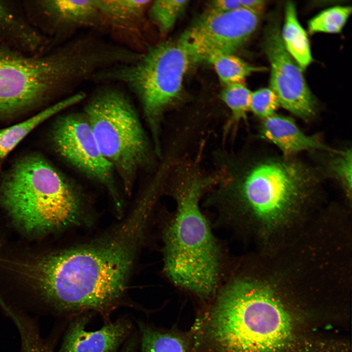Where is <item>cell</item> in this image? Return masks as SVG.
Here are the masks:
<instances>
[{"label": "cell", "mask_w": 352, "mask_h": 352, "mask_svg": "<svg viewBox=\"0 0 352 352\" xmlns=\"http://www.w3.org/2000/svg\"><path fill=\"white\" fill-rule=\"evenodd\" d=\"M177 41L150 46L135 62L115 65L96 73L97 82H120L139 99L155 140L164 110L180 95L184 76L191 65Z\"/></svg>", "instance_id": "52a82bcc"}, {"label": "cell", "mask_w": 352, "mask_h": 352, "mask_svg": "<svg viewBox=\"0 0 352 352\" xmlns=\"http://www.w3.org/2000/svg\"><path fill=\"white\" fill-rule=\"evenodd\" d=\"M84 113L100 151L130 194L150 158L147 138L132 102L120 88L105 86L91 97Z\"/></svg>", "instance_id": "5b68a950"}, {"label": "cell", "mask_w": 352, "mask_h": 352, "mask_svg": "<svg viewBox=\"0 0 352 352\" xmlns=\"http://www.w3.org/2000/svg\"><path fill=\"white\" fill-rule=\"evenodd\" d=\"M141 352H186L185 345L179 337L141 325Z\"/></svg>", "instance_id": "ffe728a7"}, {"label": "cell", "mask_w": 352, "mask_h": 352, "mask_svg": "<svg viewBox=\"0 0 352 352\" xmlns=\"http://www.w3.org/2000/svg\"><path fill=\"white\" fill-rule=\"evenodd\" d=\"M0 203L28 233H46L77 222L82 200L77 190L46 160L26 156L17 162L0 188Z\"/></svg>", "instance_id": "3957f363"}, {"label": "cell", "mask_w": 352, "mask_h": 352, "mask_svg": "<svg viewBox=\"0 0 352 352\" xmlns=\"http://www.w3.org/2000/svg\"><path fill=\"white\" fill-rule=\"evenodd\" d=\"M259 132L263 139L275 145L286 157L307 151L334 150L316 137L305 134L292 118L286 116L274 114L264 119Z\"/></svg>", "instance_id": "5bb4252c"}, {"label": "cell", "mask_w": 352, "mask_h": 352, "mask_svg": "<svg viewBox=\"0 0 352 352\" xmlns=\"http://www.w3.org/2000/svg\"><path fill=\"white\" fill-rule=\"evenodd\" d=\"M260 21V13L242 7L225 12L209 10L177 41L192 64L206 61L215 54H234L253 34Z\"/></svg>", "instance_id": "9c48e42d"}, {"label": "cell", "mask_w": 352, "mask_h": 352, "mask_svg": "<svg viewBox=\"0 0 352 352\" xmlns=\"http://www.w3.org/2000/svg\"><path fill=\"white\" fill-rule=\"evenodd\" d=\"M85 97L83 92H77L26 120L0 129V160L5 158L36 126L56 113L79 103Z\"/></svg>", "instance_id": "2e32d148"}, {"label": "cell", "mask_w": 352, "mask_h": 352, "mask_svg": "<svg viewBox=\"0 0 352 352\" xmlns=\"http://www.w3.org/2000/svg\"><path fill=\"white\" fill-rule=\"evenodd\" d=\"M58 121L53 132L58 152L75 168L105 186L121 207L115 171L100 151L84 113L69 114Z\"/></svg>", "instance_id": "8fae6325"}, {"label": "cell", "mask_w": 352, "mask_h": 352, "mask_svg": "<svg viewBox=\"0 0 352 352\" xmlns=\"http://www.w3.org/2000/svg\"><path fill=\"white\" fill-rule=\"evenodd\" d=\"M251 93L243 83L225 86L221 91L220 97L230 110L234 121L239 122L246 117L250 110Z\"/></svg>", "instance_id": "7402d4cb"}, {"label": "cell", "mask_w": 352, "mask_h": 352, "mask_svg": "<svg viewBox=\"0 0 352 352\" xmlns=\"http://www.w3.org/2000/svg\"><path fill=\"white\" fill-rule=\"evenodd\" d=\"M242 7L261 13L265 1L261 0H239Z\"/></svg>", "instance_id": "83f0119b"}, {"label": "cell", "mask_w": 352, "mask_h": 352, "mask_svg": "<svg viewBox=\"0 0 352 352\" xmlns=\"http://www.w3.org/2000/svg\"><path fill=\"white\" fill-rule=\"evenodd\" d=\"M206 61L214 67L220 83L224 86L243 83L253 72L263 70V68L252 66L233 54H215Z\"/></svg>", "instance_id": "ac0fdd59"}, {"label": "cell", "mask_w": 352, "mask_h": 352, "mask_svg": "<svg viewBox=\"0 0 352 352\" xmlns=\"http://www.w3.org/2000/svg\"><path fill=\"white\" fill-rule=\"evenodd\" d=\"M207 326L219 352H281L292 332L290 316L276 296L246 279H234L221 290Z\"/></svg>", "instance_id": "7a4b0ae2"}, {"label": "cell", "mask_w": 352, "mask_h": 352, "mask_svg": "<svg viewBox=\"0 0 352 352\" xmlns=\"http://www.w3.org/2000/svg\"><path fill=\"white\" fill-rule=\"evenodd\" d=\"M0 28L12 32L29 45H36L39 43V38L36 34L27 29L1 2H0Z\"/></svg>", "instance_id": "d4e9b609"}, {"label": "cell", "mask_w": 352, "mask_h": 352, "mask_svg": "<svg viewBox=\"0 0 352 352\" xmlns=\"http://www.w3.org/2000/svg\"><path fill=\"white\" fill-rule=\"evenodd\" d=\"M88 321L86 315L72 321L57 352H117L132 328L129 321L120 319L88 331Z\"/></svg>", "instance_id": "7c38bea8"}, {"label": "cell", "mask_w": 352, "mask_h": 352, "mask_svg": "<svg viewBox=\"0 0 352 352\" xmlns=\"http://www.w3.org/2000/svg\"><path fill=\"white\" fill-rule=\"evenodd\" d=\"M263 48L270 65V88L280 105L305 121L311 119L316 113V99L302 69L283 44L277 19L270 20L266 26Z\"/></svg>", "instance_id": "30bf717a"}, {"label": "cell", "mask_w": 352, "mask_h": 352, "mask_svg": "<svg viewBox=\"0 0 352 352\" xmlns=\"http://www.w3.org/2000/svg\"><path fill=\"white\" fill-rule=\"evenodd\" d=\"M202 184L188 182L176 197L175 215L164 235V270L177 286L200 296L216 288L221 268L220 251L199 205Z\"/></svg>", "instance_id": "277c9868"}, {"label": "cell", "mask_w": 352, "mask_h": 352, "mask_svg": "<svg viewBox=\"0 0 352 352\" xmlns=\"http://www.w3.org/2000/svg\"><path fill=\"white\" fill-rule=\"evenodd\" d=\"M44 5L56 24L68 33L87 28L107 30L97 0H51Z\"/></svg>", "instance_id": "9a60e30c"}, {"label": "cell", "mask_w": 352, "mask_h": 352, "mask_svg": "<svg viewBox=\"0 0 352 352\" xmlns=\"http://www.w3.org/2000/svg\"><path fill=\"white\" fill-rule=\"evenodd\" d=\"M188 2L186 0L152 1L148 11L149 16L161 34H167L173 27Z\"/></svg>", "instance_id": "d6986e66"}, {"label": "cell", "mask_w": 352, "mask_h": 352, "mask_svg": "<svg viewBox=\"0 0 352 352\" xmlns=\"http://www.w3.org/2000/svg\"><path fill=\"white\" fill-rule=\"evenodd\" d=\"M320 180L314 169L293 157L263 155L242 175L235 210L274 222L313 190Z\"/></svg>", "instance_id": "ba28073f"}, {"label": "cell", "mask_w": 352, "mask_h": 352, "mask_svg": "<svg viewBox=\"0 0 352 352\" xmlns=\"http://www.w3.org/2000/svg\"><path fill=\"white\" fill-rule=\"evenodd\" d=\"M242 8L239 0H217L210 4L209 10L219 12L230 11Z\"/></svg>", "instance_id": "4316f807"}, {"label": "cell", "mask_w": 352, "mask_h": 352, "mask_svg": "<svg viewBox=\"0 0 352 352\" xmlns=\"http://www.w3.org/2000/svg\"><path fill=\"white\" fill-rule=\"evenodd\" d=\"M285 13L284 24L281 31L283 44L302 70H305L312 61L307 34L298 20L292 2L286 3Z\"/></svg>", "instance_id": "e0dca14e"}, {"label": "cell", "mask_w": 352, "mask_h": 352, "mask_svg": "<svg viewBox=\"0 0 352 352\" xmlns=\"http://www.w3.org/2000/svg\"><path fill=\"white\" fill-rule=\"evenodd\" d=\"M134 344L132 343H129L123 349L122 352H133Z\"/></svg>", "instance_id": "f1b7e54d"}, {"label": "cell", "mask_w": 352, "mask_h": 352, "mask_svg": "<svg viewBox=\"0 0 352 352\" xmlns=\"http://www.w3.org/2000/svg\"><path fill=\"white\" fill-rule=\"evenodd\" d=\"M327 169L349 194L352 187V153L351 148L331 151Z\"/></svg>", "instance_id": "603a6c76"}, {"label": "cell", "mask_w": 352, "mask_h": 352, "mask_svg": "<svg viewBox=\"0 0 352 352\" xmlns=\"http://www.w3.org/2000/svg\"><path fill=\"white\" fill-rule=\"evenodd\" d=\"M109 30L120 45L139 51L145 15L150 0H97Z\"/></svg>", "instance_id": "4fadbf2b"}, {"label": "cell", "mask_w": 352, "mask_h": 352, "mask_svg": "<svg viewBox=\"0 0 352 352\" xmlns=\"http://www.w3.org/2000/svg\"><path fill=\"white\" fill-rule=\"evenodd\" d=\"M150 213L137 205L106 238L28 261L27 291L37 311L44 315L93 310L108 317L125 292Z\"/></svg>", "instance_id": "6da1fadb"}, {"label": "cell", "mask_w": 352, "mask_h": 352, "mask_svg": "<svg viewBox=\"0 0 352 352\" xmlns=\"http://www.w3.org/2000/svg\"><path fill=\"white\" fill-rule=\"evenodd\" d=\"M352 11L348 6H337L320 12L308 22L310 34L317 32L337 33L343 28Z\"/></svg>", "instance_id": "44dd1931"}, {"label": "cell", "mask_w": 352, "mask_h": 352, "mask_svg": "<svg viewBox=\"0 0 352 352\" xmlns=\"http://www.w3.org/2000/svg\"><path fill=\"white\" fill-rule=\"evenodd\" d=\"M20 348L19 352H53L54 342L43 337L36 330H26L20 333Z\"/></svg>", "instance_id": "484cf974"}, {"label": "cell", "mask_w": 352, "mask_h": 352, "mask_svg": "<svg viewBox=\"0 0 352 352\" xmlns=\"http://www.w3.org/2000/svg\"><path fill=\"white\" fill-rule=\"evenodd\" d=\"M87 73L84 56L70 44L41 59L0 52V116L26 108L50 93L75 91Z\"/></svg>", "instance_id": "8992f818"}, {"label": "cell", "mask_w": 352, "mask_h": 352, "mask_svg": "<svg viewBox=\"0 0 352 352\" xmlns=\"http://www.w3.org/2000/svg\"><path fill=\"white\" fill-rule=\"evenodd\" d=\"M280 106L277 97L270 88H263L252 92L250 110L263 120L275 114Z\"/></svg>", "instance_id": "cb8c5ba5"}]
</instances>
